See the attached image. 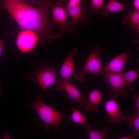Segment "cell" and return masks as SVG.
Segmentation results:
<instances>
[{"mask_svg":"<svg viewBox=\"0 0 139 139\" xmlns=\"http://www.w3.org/2000/svg\"><path fill=\"white\" fill-rule=\"evenodd\" d=\"M132 98L134 101L136 106V108L139 111V93L138 92H135L133 95Z\"/></svg>","mask_w":139,"mask_h":139,"instance_id":"obj_22","label":"cell"},{"mask_svg":"<svg viewBox=\"0 0 139 139\" xmlns=\"http://www.w3.org/2000/svg\"><path fill=\"white\" fill-rule=\"evenodd\" d=\"M70 109L72 112V119L74 123L84 125L87 122V118L80 110L73 107H71Z\"/></svg>","mask_w":139,"mask_h":139,"instance_id":"obj_19","label":"cell"},{"mask_svg":"<svg viewBox=\"0 0 139 139\" xmlns=\"http://www.w3.org/2000/svg\"><path fill=\"white\" fill-rule=\"evenodd\" d=\"M77 50L76 49H72L68 54L62 65L59 82L56 87V89L58 91H64V85L65 83L69 82H72L73 80L70 79V77L74 69V56Z\"/></svg>","mask_w":139,"mask_h":139,"instance_id":"obj_7","label":"cell"},{"mask_svg":"<svg viewBox=\"0 0 139 139\" xmlns=\"http://www.w3.org/2000/svg\"><path fill=\"white\" fill-rule=\"evenodd\" d=\"M39 38L33 31L23 30L19 32L16 44L18 48L22 52H29L33 50L39 42Z\"/></svg>","mask_w":139,"mask_h":139,"instance_id":"obj_6","label":"cell"},{"mask_svg":"<svg viewBox=\"0 0 139 139\" xmlns=\"http://www.w3.org/2000/svg\"><path fill=\"white\" fill-rule=\"evenodd\" d=\"M55 1L40 0L36 7L16 0H2L0 1V6L7 11L21 29L37 33L40 44L47 41L51 43L56 38L51 32L54 27L48 17V10Z\"/></svg>","mask_w":139,"mask_h":139,"instance_id":"obj_1","label":"cell"},{"mask_svg":"<svg viewBox=\"0 0 139 139\" xmlns=\"http://www.w3.org/2000/svg\"><path fill=\"white\" fill-rule=\"evenodd\" d=\"M134 136L129 135L121 136L117 138L118 139H133L134 138Z\"/></svg>","mask_w":139,"mask_h":139,"instance_id":"obj_26","label":"cell"},{"mask_svg":"<svg viewBox=\"0 0 139 139\" xmlns=\"http://www.w3.org/2000/svg\"><path fill=\"white\" fill-rule=\"evenodd\" d=\"M72 82H68L64 84V91L67 93L68 99L73 103L76 104L82 103L86 99V96L72 83Z\"/></svg>","mask_w":139,"mask_h":139,"instance_id":"obj_13","label":"cell"},{"mask_svg":"<svg viewBox=\"0 0 139 139\" xmlns=\"http://www.w3.org/2000/svg\"><path fill=\"white\" fill-rule=\"evenodd\" d=\"M68 0H56L55 4L57 5L62 7L63 5H65Z\"/></svg>","mask_w":139,"mask_h":139,"instance_id":"obj_24","label":"cell"},{"mask_svg":"<svg viewBox=\"0 0 139 139\" xmlns=\"http://www.w3.org/2000/svg\"><path fill=\"white\" fill-rule=\"evenodd\" d=\"M133 4L135 9L139 10V0H134Z\"/></svg>","mask_w":139,"mask_h":139,"instance_id":"obj_25","label":"cell"},{"mask_svg":"<svg viewBox=\"0 0 139 139\" xmlns=\"http://www.w3.org/2000/svg\"><path fill=\"white\" fill-rule=\"evenodd\" d=\"M139 71L138 69L130 70L125 73L123 72V76L125 84L127 89L132 91L134 90V87L132 85L138 78Z\"/></svg>","mask_w":139,"mask_h":139,"instance_id":"obj_17","label":"cell"},{"mask_svg":"<svg viewBox=\"0 0 139 139\" xmlns=\"http://www.w3.org/2000/svg\"><path fill=\"white\" fill-rule=\"evenodd\" d=\"M45 97L41 94L37 97L36 101L29 105L33 108L38 114L40 119L44 122L45 128L48 130L49 127L54 126L57 130L62 120L69 119L66 114L61 113L46 104L44 101Z\"/></svg>","mask_w":139,"mask_h":139,"instance_id":"obj_2","label":"cell"},{"mask_svg":"<svg viewBox=\"0 0 139 139\" xmlns=\"http://www.w3.org/2000/svg\"><path fill=\"white\" fill-rule=\"evenodd\" d=\"M127 124L129 127H133L134 128V136L139 135V111L136 108L134 113L129 115L126 118Z\"/></svg>","mask_w":139,"mask_h":139,"instance_id":"obj_18","label":"cell"},{"mask_svg":"<svg viewBox=\"0 0 139 139\" xmlns=\"http://www.w3.org/2000/svg\"><path fill=\"white\" fill-rule=\"evenodd\" d=\"M26 3L28 4L31 5L38 2L40 0H26Z\"/></svg>","mask_w":139,"mask_h":139,"instance_id":"obj_27","label":"cell"},{"mask_svg":"<svg viewBox=\"0 0 139 139\" xmlns=\"http://www.w3.org/2000/svg\"><path fill=\"white\" fill-rule=\"evenodd\" d=\"M82 0H68L64 5V8L65 9L80 5Z\"/></svg>","mask_w":139,"mask_h":139,"instance_id":"obj_21","label":"cell"},{"mask_svg":"<svg viewBox=\"0 0 139 139\" xmlns=\"http://www.w3.org/2000/svg\"><path fill=\"white\" fill-rule=\"evenodd\" d=\"M66 9L68 11L71 18L68 24L67 32H73L76 30V24L83 20L84 16V11L81 5Z\"/></svg>","mask_w":139,"mask_h":139,"instance_id":"obj_11","label":"cell"},{"mask_svg":"<svg viewBox=\"0 0 139 139\" xmlns=\"http://www.w3.org/2000/svg\"><path fill=\"white\" fill-rule=\"evenodd\" d=\"M7 39V38H6L4 39L0 40V57Z\"/></svg>","mask_w":139,"mask_h":139,"instance_id":"obj_23","label":"cell"},{"mask_svg":"<svg viewBox=\"0 0 139 139\" xmlns=\"http://www.w3.org/2000/svg\"><path fill=\"white\" fill-rule=\"evenodd\" d=\"M103 100V96L100 91L97 89L92 90L88 94V98L83 103L86 110L95 111L99 109V106Z\"/></svg>","mask_w":139,"mask_h":139,"instance_id":"obj_12","label":"cell"},{"mask_svg":"<svg viewBox=\"0 0 139 139\" xmlns=\"http://www.w3.org/2000/svg\"><path fill=\"white\" fill-rule=\"evenodd\" d=\"M90 44L89 55L83 68L82 70L76 72L74 74V78L80 82L85 81L84 76L86 74H97L100 75L103 67L99 44Z\"/></svg>","mask_w":139,"mask_h":139,"instance_id":"obj_3","label":"cell"},{"mask_svg":"<svg viewBox=\"0 0 139 139\" xmlns=\"http://www.w3.org/2000/svg\"><path fill=\"white\" fill-rule=\"evenodd\" d=\"M102 75L109 84L107 91L111 97L116 99L124 94L127 89L124 81L123 72L104 74Z\"/></svg>","mask_w":139,"mask_h":139,"instance_id":"obj_5","label":"cell"},{"mask_svg":"<svg viewBox=\"0 0 139 139\" xmlns=\"http://www.w3.org/2000/svg\"><path fill=\"white\" fill-rule=\"evenodd\" d=\"M105 110L108 115L107 122L109 124H119L126 117L123 111H120L117 102L114 98L107 100L104 104Z\"/></svg>","mask_w":139,"mask_h":139,"instance_id":"obj_10","label":"cell"},{"mask_svg":"<svg viewBox=\"0 0 139 139\" xmlns=\"http://www.w3.org/2000/svg\"><path fill=\"white\" fill-rule=\"evenodd\" d=\"M131 29H135L137 33L139 31V10L134 9L129 12L123 21Z\"/></svg>","mask_w":139,"mask_h":139,"instance_id":"obj_16","label":"cell"},{"mask_svg":"<svg viewBox=\"0 0 139 139\" xmlns=\"http://www.w3.org/2000/svg\"><path fill=\"white\" fill-rule=\"evenodd\" d=\"M104 1V0H91L89 7L90 13L94 15L100 14Z\"/></svg>","mask_w":139,"mask_h":139,"instance_id":"obj_20","label":"cell"},{"mask_svg":"<svg viewBox=\"0 0 139 139\" xmlns=\"http://www.w3.org/2000/svg\"><path fill=\"white\" fill-rule=\"evenodd\" d=\"M28 76L30 80L39 84L42 92L56 83L57 72L53 67L43 66L34 69Z\"/></svg>","mask_w":139,"mask_h":139,"instance_id":"obj_4","label":"cell"},{"mask_svg":"<svg viewBox=\"0 0 139 139\" xmlns=\"http://www.w3.org/2000/svg\"><path fill=\"white\" fill-rule=\"evenodd\" d=\"M84 126L86 133L90 139H106L108 137V131L106 128L103 127L100 130L93 128L87 122Z\"/></svg>","mask_w":139,"mask_h":139,"instance_id":"obj_15","label":"cell"},{"mask_svg":"<svg viewBox=\"0 0 139 139\" xmlns=\"http://www.w3.org/2000/svg\"><path fill=\"white\" fill-rule=\"evenodd\" d=\"M16 0L17 1L22 2H24V3H26V0Z\"/></svg>","mask_w":139,"mask_h":139,"instance_id":"obj_28","label":"cell"},{"mask_svg":"<svg viewBox=\"0 0 139 139\" xmlns=\"http://www.w3.org/2000/svg\"><path fill=\"white\" fill-rule=\"evenodd\" d=\"M132 51V49H129L126 52L115 57L103 66L100 75L121 72L124 69L129 56Z\"/></svg>","mask_w":139,"mask_h":139,"instance_id":"obj_8","label":"cell"},{"mask_svg":"<svg viewBox=\"0 0 139 139\" xmlns=\"http://www.w3.org/2000/svg\"><path fill=\"white\" fill-rule=\"evenodd\" d=\"M125 4L117 0H108V3L103 6L100 11L101 16L106 18L108 12H117L123 10L125 8Z\"/></svg>","mask_w":139,"mask_h":139,"instance_id":"obj_14","label":"cell"},{"mask_svg":"<svg viewBox=\"0 0 139 139\" xmlns=\"http://www.w3.org/2000/svg\"><path fill=\"white\" fill-rule=\"evenodd\" d=\"M54 25L59 28L60 31L56 36V38H60L67 32V11L64 7L53 3L51 6Z\"/></svg>","mask_w":139,"mask_h":139,"instance_id":"obj_9","label":"cell"}]
</instances>
